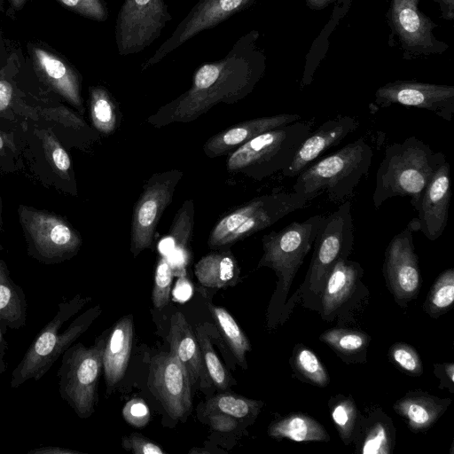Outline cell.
Instances as JSON below:
<instances>
[{"mask_svg":"<svg viewBox=\"0 0 454 454\" xmlns=\"http://www.w3.org/2000/svg\"><path fill=\"white\" fill-rule=\"evenodd\" d=\"M257 37L258 33L251 31L239 37L223 59L200 65L190 89L160 107L147 122L155 128L189 123L220 103L231 105L245 98L263 74Z\"/></svg>","mask_w":454,"mask_h":454,"instance_id":"cell-1","label":"cell"},{"mask_svg":"<svg viewBox=\"0 0 454 454\" xmlns=\"http://www.w3.org/2000/svg\"><path fill=\"white\" fill-rule=\"evenodd\" d=\"M445 161L442 153L434 152L416 137L389 145L376 174L374 207L379 208L393 197H410L416 210L424 190Z\"/></svg>","mask_w":454,"mask_h":454,"instance_id":"cell-2","label":"cell"},{"mask_svg":"<svg viewBox=\"0 0 454 454\" xmlns=\"http://www.w3.org/2000/svg\"><path fill=\"white\" fill-rule=\"evenodd\" d=\"M90 301V297L76 294L59 303L55 316L40 331L13 369L10 381L12 388H17L30 380L42 379L59 357L87 331L101 313L99 305L78 316L63 332L60 329Z\"/></svg>","mask_w":454,"mask_h":454,"instance_id":"cell-3","label":"cell"},{"mask_svg":"<svg viewBox=\"0 0 454 454\" xmlns=\"http://www.w3.org/2000/svg\"><path fill=\"white\" fill-rule=\"evenodd\" d=\"M324 219V215H313L303 222H292L278 231L263 235V254L257 268H270L278 278L277 288L269 306V326L281 323L294 278L312 248Z\"/></svg>","mask_w":454,"mask_h":454,"instance_id":"cell-4","label":"cell"},{"mask_svg":"<svg viewBox=\"0 0 454 454\" xmlns=\"http://www.w3.org/2000/svg\"><path fill=\"white\" fill-rule=\"evenodd\" d=\"M372 156L371 145L360 137L303 169L296 176L293 192L308 201L325 192L332 202H343L368 175Z\"/></svg>","mask_w":454,"mask_h":454,"instance_id":"cell-5","label":"cell"},{"mask_svg":"<svg viewBox=\"0 0 454 454\" xmlns=\"http://www.w3.org/2000/svg\"><path fill=\"white\" fill-rule=\"evenodd\" d=\"M354 241L351 202L345 200L334 212L325 216L313 244V254L305 280L286 303L281 324L298 298H302L306 307L317 310V300L329 272L338 260L348 257Z\"/></svg>","mask_w":454,"mask_h":454,"instance_id":"cell-6","label":"cell"},{"mask_svg":"<svg viewBox=\"0 0 454 454\" xmlns=\"http://www.w3.org/2000/svg\"><path fill=\"white\" fill-rule=\"evenodd\" d=\"M312 126L310 121H297L254 137L228 154L227 170L256 181L284 170Z\"/></svg>","mask_w":454,"mask_h":454,"instance_id":"cell-7","label":"cell"},{"mask_svg":"<svg viewBox=\"0 0 454 454\" xmlns=\"http://www.w3.org/2000/svg\"><path fill=\"white\" fill-rule=\"evenodd\" d=\"M300 194L275 192L257 196L223 215L213 226L207 246L211 250L231 248L308 204Z\"/></svg>","mask_w":454,"mask_h":454,"instance_id":"cell-8","label":"cell"},{"mask_svg":"<svg viewBox=\"0 0 454 454\" xmlns=\"http://www.w3.org/2000/svg\"><path fill=\"white\" fill-rule=\"evenodd\" d=\"M106 340V335L102 334L90 347L72 344L62 354L57 373L59 394L80 419L90 417L98 403Z\"/></svg>","mask_w":454,"mask_h":454,"instance_id":"cell-9","label":"cell"},{"mask_svg":"<svg viewBox=\"0 0 454 454\" xmlns=\"http://www.w3.org/2000/svg\"><path fill=\"white\" fill-rule=\"evenodd\" d=\"M18 214L27 253L36 261L56 264L78 254L82 237L64 217L25 205H20Z\"/></svg>","mask_w":454,"mask_h":454,"instance_id":"cell-10","label":"cell"},{"mask_svg":"<svg viewBox=\"0 0 454 454\" xmlns=\"http://www.w3.org/2000/svg\"><path fill=\"white\" fill-rule=\"evenodd\" d=\"M183 176L184 172L178 168L157 172L143 185L131 217L129 245L134 257L152 248L161 215L172 202Z\"/></svg>","mask_w":454,"mask_h":454,"instance_id":"cell-11","label":"cell"},{"mask_svg":"<svg viewBox=\"0 0 454 454\" xmlns=\"http://www.w3.org/2000/svg\"><path fill=\"white\" fill-rule=\"evenodd\" d=\"M171 20L164 0H123L114 27L118 54L142 51L160 36Z\"/></svg>","mask_w":454,"mask_h":454,"instance_id":"cell-12","label":"cell"},{"mask_svg":"<svg viewBox=\"0 0 454 454\" xmlns=\"http://www.w3.org/2000/svg\"><path fill=\"white\" fill-rule=\"evenodd\" d=\"M257 0H199L179 22L172 35L141 65V71L158 64L200 32L214 28L250 6Z\"/></svg>","mask_w":454,"mask_h":454,"instance_id":"cell-13","label":"cell"},{"mask_svg":"<svg viewBox=\"0 0 454 454\" xmlns=\"http://www.w3.org/2000/svg\"><path fill=\"white\" fill-rule=\"evenodd\" d=\"M151 392L174 420L186 418L192 408V384L187 371L171 352H160L149 363Z\"/></svg>","mask_w":454,"mask_h":454,"instance_id":"cell-14","label":"cell"},{"mask_svg":"<svg viewBox=\"0 0 454 454\" xmlns=\"http://www.w3.org/2000/svg\"><path fill=\"white\" fill-rule=\"evenodd\" d=\"M383 274L395 301L405 306L419 293L421 276L412 231L407 226L395 234L385 251Z\"/></svg>","mask_w":454,"mask_h":454,"instance_id":"cell-15","label":"cell"},{"mask_svg":"<svg viewBox=\"0 0 454 454\" xmlns=\"http://www.w3.org/2000/svg\"><path fill=\"white\" fill-rule=\"evenodd\" d=\"M362 266L348 258L336 262L329 272L317 300V311L325 321L346 316L368 290L362 282Z\"/></svg>","mask_w":454,"mask_h":454,"instance_id":"cell-16","label":"cell"},{"mask_svg":"<svg viewBox=\"0 0 454 454\" xmlns=\"http://www.w3.org/2000/svg\"><path fill=\"white\" fill-rule=\"evenodd\" d=\"M375 105L393 104L428 110L450 121L454 112V87L415 81H395L375 92Z\"/></svg>","mask_w":454,"mask_h":454,"instance_id":"cell-17","label":"cell"},{"mask_svg":"<svg viewBox=\"0 0 454 454\" xmlns=\"http://www.w3.org/2000/svg\"><path fill=\"white\" fill-rule=\"evenodd\" d=\"M419 0H392L389 21L403 50L416 55L437 54L448 45L433 34L436 26L419 9Z\"/></svg>","mask_w":454,"mask_h":454,"instance_id":"cell-18","label":"cell"},{"mask_svg":"<svg viewBox=\"0 0 454 454\" xmlns=\"http://www.w3.org/2000/svg\"><path fill=\"white\" fill-rule=\"evenodd\" d=\"M450 197V168L446 160L424 190L416 209L418 217L407 227L411 231H420L429 240L437 239L447 226Z\"/></svg>","mask_w":454,"mask_h":454,"instance_id":"cell-19","label":"cell"},{"mask_svg":"<svg viewBox=\"0 0 454 454\" xmlns=\"http://www.w3.org/2000/svg\"><path fill=\"white\" fill-rule=\"evenodd\" d=\"M359 126L358 121L349 115H340L322 123L311 131L298 147L290 165L281 171L286 177L297 176L316 161L328 149L338 145Z\"/></svg>","mask_w":454,"mask_h":454,"instance_id":"cell-20","label":"cell"},{"mask_svg":"<svg viewBox=\"0 0 454 454\" xmlns=\"http://www.w3.org/2000/svg\"><path fill=\"white\" fill-rule=\"evenodd\" d=\"M36 74L55 94L84 113L81 95V76L78 72L57 55L39 47L31 50Z\"/></svg>","mask_w":454,"mask_h":454,"instance_id":"cell-21","label":"cell"},{"mask_svg":"<svg viewBox=\"0 0 454 454\" xmlns=\"http://www.w3.org/2000/svg\"><path fill=\"white\" fill-rule=\"evenodd\" d=\"M300 119L301 116L298 114H281L247 120L210 137L202 149L205 155L211 159L228 155L254 137L295 122Z\"/></svg>","mask_w":454,"mask_h":454,"instance_id":"cell-22","label":"cell"},{"mask_svg":"<svg viewBox=\"0 0 454 454\" xmlns=\"http://www.w3.org/2000/svg\"><path fill=\"white\" fill-rule=\"evenodd\" d=\"M170 351L188 372L192 386L203 390L211 387V380L204 364L197 338L184 316L177 311L170 319L168 334Z\"/></svg>","mask_w":454,"mask_h":454,"instance_id":"cell-23","label":"cell"},{"mask_svg":"<svg viewBox=\"0 0 454 454\" xmlns=\"http://www.w3.org/2000/svg\"><path fill=\"white\" fill-rule=\"evenodd\" d=\"M396 430L391 418L381 409L359 414L352 442L361 454H391Z\"/></svg>","mask_w":454,"mask_h":454,"instance_id":"cell-24","label":"cell"},{"mask_svg":"<svg viewBox=\"0 0 454 454\" xmlns=\"http://www.w3.org/2000/svg\"><path fill=\"white\" fill-rule=\"evenodd\" d=\"M195 207L192 200L184 201L175 215L166 239L159 246L162 255L167 256L174 276L186 275L189 247L194 229Z\"/></svg>","mask_w":454,"mask_h":454,"instance_id":"cell-25","label":"cell"},{"mask_svg":"<svg viewBox=\"0 0 454 454\" xmlns=\"http://www.w3.org/2000/svg\"><path fill=\"white\" fill-rule=\"evenodd\" d=\"M133 318L121 317L106 336L103 350V372L107 390L110 391L124 376L131 353Z\"/></svg>","mask_w":454,"mask_h":454,"instance_id":"cell-26","label":"cell"},{"mask_svg":"<svg viewBox=\"0 0 454 454\" xmlns=\"http://www.w3.org/2000/svg\"><path fill=\"white\" fill-rule=\"evenodd\" d=\"M451 399L440 398L421 390L409 391L397 400L393 409L413 432L430 428L445 412Z\"/></svg>","mask_w":454,"mask_h":454,"instance_id":"cell-27","label":"cell"},{"mask_svg":"<svg viewBox=\"0 0 454 454\" xmlns=\"http://www.w3.org/2000/svg\"><path fill=\"white\" fill-rule=\"evenodd\" d=\"M240 270L231 248L217 249L202 256L194 265V274L200 285L212 288L234 286Z\"/></svg>","mask_w":454,"mask_h":454,"instance_id":"cell-28","label":"cell"},{"mask_svg":"<svg viewBox=\"0 0 454 454\" xmlns=\"http://www.w3.org/2000/svg\"><path fill=\"white\" fill-rule=\"evenodd\" d=\"M268 434L276 439L284 438L294 442H328L330 435L325 428L314 418L294 412L270 423Z\"/></svg>","mask_w":454,"mask_h":454,"instance_id":"cell-29","label":"cell"},{"mask_svg":"<svg viewBox=\"0 0 454 454\" xmlns=\"http://www.w3.org/2000/svg\"><path fill=\"white\" fill-rule=\"evenodd\" d=\"M89 106L92 126L103 136L114 134L119 128L121 114L118 102L101 85L90 87Z\"/></svg>","mask_w":454,"mask_h":454,"instance_id":"cell-30","label":"cell"},{"mask_svg":"<svg viewBox=\"0 0 454 454\" xmlns=\"http://www.w3.org/2000/svg\"><path fill=\"white\" fill-rule=\"evenodd\" d=\"M319 340L328 345L346 363H362L365 360L370 336L361 331L331 328Z\"/></svg>","mask_w":454,"mask_h":454,"instance_id":"cell-31","label":"cell"},{"mask_svg":"<svg viewBox=\"0 0 454 454\" xmlns=\"http://www.w3.org/2000/svg\"><path fill=\"white\" fill-rule=\"evenodd\" d=\"M27 301L24 292L9 278L0 281V322L18 330L26 325Z\"/></svg>","mask_w":454,"mask_h":454,"instance_id":"cell-32","label":"cell"},{"mask_svg":"<svg viewBox=\"0 0 454 454\" xmlns=\"http://www.w3.org/2000/svg\"><path fill=\"white\" fill-rule=\"evenodd\" d=\"M213 318L239 365L247 369L246 354L251 345L245 333L233 317L223 307L210 306Z\"/></svg>","mask_w":454,"mask_h":454,"instance_id":"cell-33","label":"cell"},{"mask_svg":"<svg viewBox=\"0 0 454 454\" xmlns=\"http://www.w3.org/2000/svg\"><path fill=\"white\" fill-rule=\"evenodd\" d=\"M290 364L303 381L320 387H326L330 382L327 371L317 355L302 344L295 345Z\"/></svg>","mask_w":454,"mask_h":454,"instance_id":"cell-34","label":"cell"},{"mask_svg":"<svg viewBox=\"0 0 454 454\" xmlns=\"http://www.w3.org/2000/svg\"><path fill=\"white\" fill-rule=\"evenodd\" d=\"M263 403L230 393H221L209 398L205 403L207 412L218 411L237 419H254Z\"/></svg>","mask_w":454,"mask_h":454,"instance_id":"cell-35","label":"cell"},{"mask_svg":"<svg viewBox=\"0 0 454 454\" xmlns=\"http://www.w3.org/2000/svg\"><path fill=\"white\" fill-rule=\"evenodd\" d=\"M330 415L342 442L351 443L359 418V411L352 397L344 395L332 396L328 402Z\"/></svg>","mask_w":454,"mask_h":454,"instance_id":"cell-36","label":"cell"},{"mask_svg":"<svg viewBox=\"0 0 454 454\" xmlns=\"http://www.w3.org/2000/svg\"><path fill=\"white\" fill-rule=\"evenodd\" d=\"M454 301V269L442 272L433 286L423 304V309L431 317L436 318L449 311Z\"/></svg>","mask_w":454,"mask_h":454,"instance_id":"cell-37","label":"cell"},{"mask_svg":"<svg viewBox=\"0 0 454 454\" xmlns=\"http://www.w3.org/2000/svg\"><path fill=\"white\" fill-rule=\"evenodd\" d=\"M195 336L200 345L204 364L212 384L219 390H226L234 384V380L218 358L212 346L211 340L203 325H198Z\"/></svg>","mask_w":454,"mask_h":454,"instance_id":"cell-38","label":"cell"},{"mask_svg":"<svg viewBox=\"0 0 454 454\" xmlns=\"http://www.w3.org/2000/svg\"><path fill=\"white\" fill-rule=\"evenodd\" d=\"M44 156L51 170L62 180L74 181L71 158L55 135L50 130H40Z\"/></svg>","mask_w":454,"mask_h":454,"instance_id":"cell-39","label":"cell"},{"mask_svg":"<svg viewBox=\"0 0 454 454\" xmlns=\"http://www.w3.org/2000/svg\"><path fill=\"white\" fill-rule=\"evenodd\" d=\"M174 273L167 256L159 258L154 273L152 301L154 307L162 309L168 302Z\"/></svg>","mask_w":454,"mask_h":454,"instance_id":"cell-40","label":"cell"},{"mask_svg":"<svg viewBox=\"0 0 454 454\" xmlns=\"http://www.w3.org/2000/svg\"><path fill=\"white\" fill-rule=\"evenodd\" d=\"M389 361L401 371L411 375L419 376L423 373V365L419 354L414 347L403 343H394L388 350Z\"/></svg>","mask_w":454,"mask_h":454,"instance_id":"cell-41","label":"cell"},{"mask_svg":"<svg viewBox=\"0 0 454 454\" xmlns=\"http://www.w3.org/2000/svg\"><path fill=\"white\" fill-rule=\"evenodd\" d=\"M33 110L21 101L19 102L12 83L0 76V117L14 119L18 114L33 117L35 115Z\"/></svg>","mask_w":454,"mask_h":454,"instance_id":"cell-42","label":"cell"},{"mask_svg":"<svg viewBox=\"0 0 454 454\" xmlns=\"http://www.w3.org/2000/svg\"><path fill=\"white\" fill-rule=\"evenodd\" d=\"M70 10L96 21H105L108 10L105 0H57Z\"/></svg>","mask_w":454,"mask_h":454,"instance_id":"cell-43","label":"cell"},{"mask_svg":"<svg viewBox=\"0 0 454 454\" xmlns=\"http://www.w3.org/2000/svg\"><path fill=\"white\" fill-rule=\"evenodd\" d=\"M123 419L135 427H144L151 419L150 410L141 398H133L122 409Z\"/></svg>","mask_w":454,"mask_h":454,"instance_id":"cell-44","label":"cell"},{"mask_svg":"<svg viewBox=\"0 0 454 454\" xmlns=\"http://www.w3.org/2000/svg\"><path fill=\"white\" fill-rule=\"evenodd\" d=\"M121 445L123 449L135 454L165 453L160 445L137 434H131L128 436H123L121 440Z\"/></svg>","mask_w":454,"mask_h":454,"instance_id":"cell-45","label":"cell"},{"mask_svg":"<svg viewBox=\"0 0 454 454\" xmlns=\"http://www.w3.org/2000/svg\"><path fill=\"white\" fill-rule=\"evenodd\" d=\"M209 426L220 433H229L237 428L239 419L218 411L207 412Z\"/></svg>","mask_w":454,"mask_h":454,"instance_id":"cell-46","label":"cell"},{"mask_svg":"<svg viewBox=\"0 0 454 454\" xmlns=\"http://www.w3.org/2000/svg\"><path fill=\"white\" fill-rule=\"evenodd\" d=\"M434 374L440 380V388H447L454 392V364L443 363L434 364Z\"/></svg>","mask_w":454,"mask_h":454,"instance_id":"cell-47","label":"cell"},{"mask_svg":"<svg viewBox=\"0 0 454 454\" xmlns=\"http://www.w3.org/2000/svg\"><path fill=\"white\" fill-rule=\"evenodd\" d=\"M173 299L178 302H185L192 294V286L186 275L178 277L172 292Z\"/></svg>","mask_w":454,"mask_h":454,"instance_id":"cell-48","label":"cell"},{"mask_svg":"<svg viewBox=\"0 0 454 454\" xmlns=\"http://www.w3.org/2000/svg\"><path fill=\"white\" fill-rule=\"evenodd\" d=\"M29 454H77L79 453L76 450L65 449L61 447H53V446H46V447H39L28 451Z\"/></svg>","mask_w":454,"mask_h":454,"instance_id":"cell-49","label":"cell"},{"mask_svg":"<svg viewBox=\"0 0 454 454\" xmlns=\"http://www.w3.org/2000/svg\"><path fill=\"white\" fill-rule=\"evenodd\" d=\"M14 152V146L11 139L7 138V136L0 131V157L7 156L8 153Z\"/></svg>","mask_w":454,"mask_h":454,"instance_id":"cell-50","label":"cell"},{"mask_svg":"<svg viewBox=\"0 0 454 454\" xmlns=\"http://www.w3.org/2000/svg\"><path fill=\"white\" fill-rule=\"evenodd\" d=\"M438 3H440L442 6L446 8L447 11V19L452 20L453 19V9H454V0H434Z\"/></svg>","mask_w":454,"mask_h":454,"instance_id":"cell-51","label":"cell"},{"mask_svg":"<svg viewBox=\"0 0 454 454\" xmlns=\"http://www.w3.org/2000/svg\"><path fill=\"white\" fill-rule=\"evenodd\" d=\"M333 0H306L308 5L312 9L320 10L327 6Z\"/></svg>","mask_w":454,"mask_h":454,"instance_id":"cell-52","label":"cell"},{"mask_svg":"<svg viewBox=\"0 0 454 454\" xmlns=\"http://www.w3.org/2000/svg\"><path fill=\"white\" fill-rule=\"evenodd\" d=\"M9 271L4 262L0 259V281L9 278Z\"/></svg>","mask_w":454,"mask_h":454,"instance_id":"cell-53","label":"cell"},{"mask_svg":"<svg viewBox=\"0 0 454 454\" xmlns=\"http://www.w3.org/2000/svg\"><path fill=\"white\" fill-rule=\"evenodd\" d=\"M7 346H8L7 342L4 339L3 333H2L1 329H0V356L2 357H4V355H5V352H6V349H7Z\"/></svg>","mask_w":454,"mask_h":454,"instance_id":"cell-54","label":"cell"},{"mask_svg":"<svg viewBox=\"0 0 454 454\" xmlns=\"http://www.w3.org/2000/svg\"><path fill=\"white\" fill-rule=\"evenodd\" d=\"M12 6L15 9H20L24 6L27 0H9Z\"/></svg>","mask_w":454,"mask_h":454,"instance_id":"cell-55","label":"cell"},{"mask_svg":"<svg viewBox=\"0 0 454 454\" xmlns=\"http://www.w3.org/2000/svg\"><path fill=\"white\" fill-rule=\"evenodd\" d=\"M6 369V364L4 362V357L0 356V373H3Z\"/></svg>","mask_w":454,"mask_h":454,"instance_id":"cell-56","label":"cell"},{"mask_svg":"<svg viewBox=\"0 0 454 454\" xmlns=\"http://www.w3.org/2000/svg\"><path fill=\"white\" fill-rule=\"evenodd\" d=\"M0 229H3V205H2V199L0 195Z\"/></svg>","mask_w":454,"mask_h":454,"instance_id":"cell-57","label":"cell"}]
</instances>
